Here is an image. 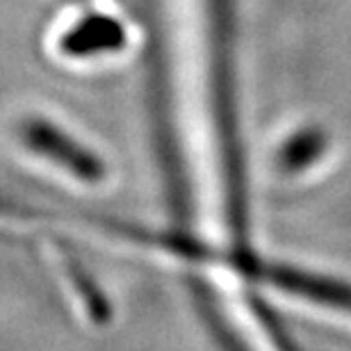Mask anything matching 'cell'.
Segmentation results:
<instances>
[{"label": "cell", "mask_w": 351, "mask_h": 351, "mask_svg": "<svg viewBox=\"0 0 351 351\" xmlns=\"http://www.w3.org/2000/svg\"><path fill=\"white\" fill-rule=\"evenodd\" d=\"M66 39L75 53L101 51V48H114L121 44V30L112 23V19H89Z\"/></svg>", "instance_id": "1"}]
</instances>
